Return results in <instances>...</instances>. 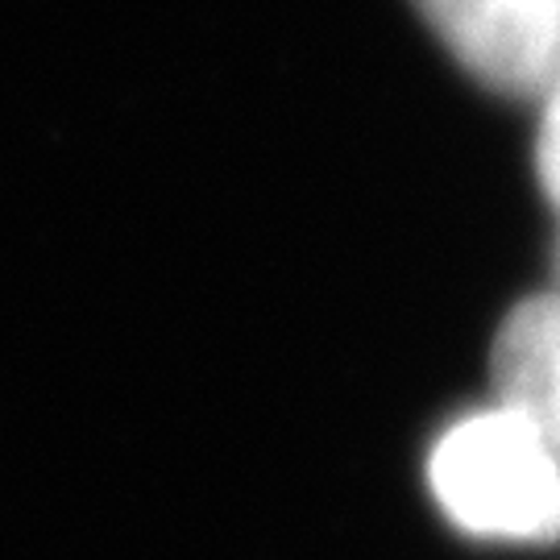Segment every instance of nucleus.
Here are the masks:
<instances>
[{
    "mask_svg": "<svg viewBox=\"0 0 560 560\" xmlns=\"http://www.w3.org/2000/svg\"><path fill=\"white\" fill-rule=\"evenodd\" d=\"M544 96H548V113H544L540 141H536V166H540V183L548 200L557 203L560 212V80Z\"/></svg>",
    "mask_w": 560,
    "mask_h": 560,
    "instance_id": "20e7f679",
    "label": "nucleus"
},
{
    "mask_svg": "<svg viewBox=\"0 0 560 560\" xmlns=\"http://www.w3.org/2000/svg\"><path fill=\"white\" fill-rule=\"evenodd\" d=\"M499 407L515 411L560 448V295L523 300L490 353Z\"/></svg>",
    "mask_w": 560,
    "mask_h": 560,
    "instance_id": "7ed1b4c3",
    "label": "nucleus"
},
{
    "mask_svg": "<svg viewBox=\"0 0 560 560\" xmlns=\"http://www.w3.org/2000/svg\"><path fill=\"white\" fill-rule=\"evenodd\" d=\"M423 474L441 515L469 540H560V448L499 402L448 423Z\"/></svg>",
    "mask_w": 560,
    "mask_h": 560,
    "instance_id": "f257e3e1",
    "label": "nucleus"
},
{
    "mask_svg": "<svg viewBox=\"0 0 560 560\" xmlns=\"http://www.w3.org/2000/svg\"><path fill=\"white\" fill-rule=\"evenodd\" d=\"M460 67L506 96L560 80V0H411Z\"/></svg>",
    "mask_w": 560,
    "mask_h": 560,
    "instance_id": "f03ea898",
    "label": "nucleus"
}]
</instances>
